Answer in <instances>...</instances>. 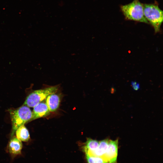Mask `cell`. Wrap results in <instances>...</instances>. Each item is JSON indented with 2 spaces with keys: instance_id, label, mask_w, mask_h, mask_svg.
Listing matches in <instances>:
<instances>
[{
  "instance_id": "cell-1",
  "label": "cell",
  "mask_w": 163,
  "mask_h": 163,
  "mask_svg": "<svg viewBox=\"0 0 163 163\" xmlns=\"http://www.w3.org/2000/svg\"><path fill=\"white\" fill-rule=\"evenodd\" d=\"M121 8L127 19L149 23L144 15L143 5L139 0H134L130 3L121 6Z\"/></svg>"
},
{
  "instance_id": "cell-2",
  "label": "cell",
  "mask_w": 163,
  "mask_h": 163,
  "mask_svg": "<svg viewBox=\"0 0 163 163\" xmlns=\"http://www.w3.org/2000/svg\"><path fill=\"white\" fill-rule=\"evenodd\" d=\"M10 113L12 122V136L19 127L31 120L32 112L29 107L23 105L16 109L11 110Z\"/></svg>"
},
{
  "instance_id": "cell-3",
  "label": "cell",
  "mask_w": 163,
  "mask_h": 163,
  "mask_svg": "<svg viewBox=\"0 0 163 163\" xmlns=\"http://www.w3.org/2000/svg\"><path fill=\"white\" fill-rule=\"evenodd\" d=\"M143 5L145 18L153 26L155 32H158L163 21V11L157 5L145 4Z\"/></svg>"
},
{
  "instance_id": "cell-4",
  "label": "cell",
  "mask_w": 163,
  "mask_h": 163,
  "mask_svg": "<svg viewBox=\"0 0 163 163\" xmlns=\"http://www.w3.org/2000/svg\"><path fill=\"white\" fill-rule=\"evenodd\" d=\"M58 89V87L56 86L35 90L31 92L27 97L23 105L29 107H34L45 99L49 95L56 93Z\"/></svg>"
},
{
  "instance_id": "cell-5",
  "label": "cell",
  "mask_w": 163,
  "mask_h": 163,
  "mask_svg": "<svg viewBox=\"0 0 163 163\" xmlns=\"http://www.w3.org/2000/svg\"><path fill=\"white\" fill-rule=\"evenodd\" d=\"M23 145L21 141L15 136H13L9 141L6 149L11 159L13 161L16 158L22 155Z\"/></svg>"
},
{
  "instance_id": "cell-6",
  "label": "cell",
  "mask_w": 163,
  "mask_h": 163,
  "mask_svg": "<svg viewBox=\"0 0 163 163\" xmlns=\"http://www.w3.org/2000/svg\"><path fill=\"white\" fill-rule=\"evenodd\" d=\"M118 139L109 140L107 151L102 157L108 163H117Z\"/></svg>"
},
{
  "instance_id": "cell-7",
  "label": "cell",
  "mask_w": 163,
  "mask_h": 163,
  "mask_svg": "<svg viewBox=\"0 0 163 163\" xmlns=\"http://www.w3.org/2000/svg\"><path fill=\"white\" fill-rule=\"evenodd\" d=\"M33 107L30 121L44 117L50 114V111L45 102H40Z\"/></svg>"
},
{
  "instance_id": "cell-8",
  "label": "cell",
  "mask_w": 163,
  "mask_h": 163,
  "mask_svg": "<svg viewBox=\"0 0 163 163\" xmlns=\"http://www.w3.org/2000/svg\"><path fill=\"white\" fill-rule=\"evenodd\" d=\"M60 102V97L56 93L51 94L46 97V104L50 112L56 111L59 107Z\"/></svg>"
},
{
  "instance_id": "cell-9",
  "label": "cell",
  "mask_w": 163,
  "mask_h": 163,
  "mask_svg": "<svg viewBox=\"0 0 163 163\" xmlns=\"http://www.w3.org/2000/svg\"><path fill=\"white\" fill-rule=\"evenodd\" d=\"M109 140L108 139H107L100 141L99 145L96 149L85 153V154L102 157L107 149Z\"/></svg>"
},
{
  "instance_id": "cell-10",
  "label": "cell",
  "mask_w": 163,
  "mask_h": 163,
  "mask_svg": "<svg viewBox=\"0 0 163 163\" xmlns=\"http://www.w3.org/2000/svg\"><path fill=\"white\" fill-rule=\"evenodd\" d=\"M15 132L16 137L21 141L27 142L30 140L29 131L24 125L19 127Z\"/></svg>"
},
{
  "instance_id": "cell-11",
  "label": "cell",
  "mask_w": 163,
  "mask_h": 163,
  "mask_svg": "<svg viewBox=\"0 0 163 163\" xmlns=\"http://www.w3.org/2000/svg\"><path fill=\"white\" fill-rule=\"evenodd\" d=\"M100 141L90 138L87 139L83 147V151L85 153L93 151L98 147Z\"/></svg>"
},
{
  "instance_id": "cell-12",
  "label": "cell",
  "mask_w": 163,
  "mask_h": 163,
  "mask_svg": "<svg viewBox=\"0 0 163 163\" xmlns=\"http://www.w3.org/2000/svg\"><path fill=\"white\" fill-rule=\"evenodd\" d=\"M88 163H108L102 157L85 154Z\"/></svg>"
},
{
  "instance_id": "cell-13",
  "label": "cell",
  "mask_w": 163,
  "mask_h": 163,
  "mask_svg": "<svg viewBox=\"0 0 163 163\" xmlns=\"http://www.w3.org/2000/svg\"><path fill=\"white\" fill-rule=\"evenodd\" d=\"M132 84L134 89L137 90L139 89V85L136 82H132Z\"/></svg>"
}]
</instances>
